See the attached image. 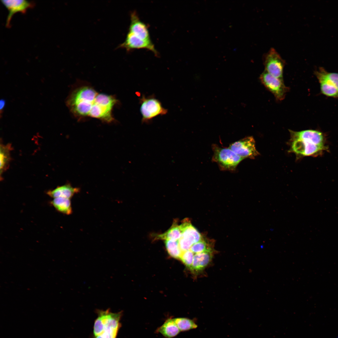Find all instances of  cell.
<instances>
[{
  "instance_id": "5bb4252c",
  "label": "cell",
  "mask_w": 338,
  "mask_h": 338,
  "mask_svg": "<svg viewBox=\"0 0 338 338\" xmlns=\"http://www.w3.org/2000/svg\"><path fill=\"white\" fill-rule=\"evenodd\" d=\"M213 253V251L205 252L194 255L190 270L195 273L203 270L212 260Z\"/></svg>"
},
{
  "instance_id": "7c38bea8",
  "label": "cell",
  "mask_w": 338,
  "mask_h": 338,
  "mask_svg": "<svg viewBox=\"0 0 338 338\" xmlns=\"http://www.w3.org/2000/svg\"><path fill=\"white\" fill-rule=\"evenodd\" d=\"M130 18L129 32L142 39L151 41L147 25L141 20L136 11L131 13Z\"/></svg>"
},
{
  "instance_id": "cb8c5ba5",
  "label": "cell",
  "mask_w": 338,
  "mask_h": 338,
  "mask_svg": "<svg viewBox=\"0 0 338 338\" xmlns=\"http://www.w3.org/2000/svg\"><path fill=\"white\" fill-rule=\"evenodd\" d=\"M194 256V253L190 249L182 252L180 259L186 266L190 269L192 263Z\"/></svg>"
},
{
  "instance_id": "5b68a950",
  "label": "cell",
  "mask_w": 338,
  "mask_h": 338,
  "mask_svg": "<svg viewBox=\"0 0 338 338\" xmlns=\"http://www.w3.org/2000/svg\"><path fill=\"white\" fill-rule=\"evenodd\" d=\"M140 101L142 123H148L156 116L166 115L167 112V110L163 107L160 101L153 95H143Z\"/></svg>"
},
{
  "instance_id": "7402d4cb",
  "label": "cell",
  "mask_w": 338,
  "mask_h": 338,
  "mask_svg": "<svg viewBox=\"0 0 338 338\" xmlns=\"http://www.w3.org/2000/svg\"><path fill=\"white\" fill-rule=\"evenodd\" d=\"M166 249L169 255L175 258H180L182 252L179 246L178 240H165Z\"/></svg>"
},
{
  "instance_id": "7a4b0ae2",
  "label": "cell",
  "mask_w": 338,
  "mask_h": 338,
  "mask_svg": "<svg viewBox=\"0 0 338 338\" xmlns=\"http://www.w3.org/2000/svg\"><path fill=\"white\" fill-rule=\"evenodd\" d=\"M296 139L291 140V151L299 155L311 156L325 149L324 137L320 131L307 130L297 131Z\"/></svg>"
},
{
  "instance_id": "2e32d148",
  "label": "cell",
  "mask_w": 338,
  "mask_h": 338,
  "mask_svg": "<svg viewBox=\"0 0 338 338\" xmlns=\"http://www.w3.org/2000/svg\"><path fill=\"white\" fill-rule=\"evenodd\" d=\"M182 235V230L180 225H178L177 221H175L171 227L163 233L155 236L156 240H170L177 241L180 238Z\"/></svg>"
},
{
  "instance_id": "8992f818",
  "label": "cell",
  "mask_w": 338,
  "mask_h": 338,
  "mask_svg": "<svg viewBox=\"0 0 338 338\" xmlns=\"http://www.w3.org/2000/svg\"><path fill=\"white\" fill-rule=\"evenodd\" d=\"M259 79L262 84L273 95L277 101L283 100L289 90V88L284 84L283 79L271 75L265 70L260 74Z\"/></svg>"
},
{
  "instance_id": "8fae6325",
  "label": "cell",
  "mask_w": 338,
  "mask_h": 338,
  "mask_svg": "<svg viewBox=\"0 0 338 338\" xmlns=\"http://www.w3.org/2000/svg\"><path fill=\"white\" fill-rule=\"evenodd\" d=\"M1 1L8 11L6 23L7 27L10 26V21L15 13L18 12L24 13L28 9L34 5L33 2L26 0H2Z\"/></svg>"
},
{
  "instance_id": "277c9868",
  "label": "cell",
  "mask_w": 338,
  "mask_h": 338,
  "mask_svg": "<svg viewBox=\"0 0 338 338\" xmlns=\"http://www.w3.org/2000/svg\"><path fill=\"white\" fill-rule=\"evenodd\" d=\"M212 149L213 152L212 160L223 170L235 171L238 165L244 159L228 148H222L213 144Z\"/></svg>"
},
{
  "instance_id": "d4e9b609",
  "label": "cell",
  "mask_w": 338,
  "mask_h": 338,
  "mask_svg": "<svg viewBox=\"0 0 338 338\" xmlns=\"http://www.w3.org/2000/svg\"><path fill=\"white\" fill-rule=\"evenodd\" d=\"M5 101L3 99H2L0 100V110L1 115V114L3 113V110L5 105Z\"/></svg>"
},
{
  "instance_id": "30bf717a",
  "label": "cell",
  "mask_w": 338,
  "mask_h": 338,
  "mask_svg": "<svg viewBox=\"0 0 338 338\" xmlns=\"http://www.w3.org/2000/svg\"><path fill=\"white\" fill-rule=\"evenodd\" d=\"M119 47L125 48L128 51L136 49H146L153 52L156 56H158L159 54L151 41L142 39L129 32L125 41Z\"/></svg>"
},
{
  "instance_id": "6da1fadb",
  "label": "cell",
  "mask_w": 338,
  "mask_h": 338,
  "mask_svg": "<svg viewBox=\"0 0 338 338\" xmlns=\"http://www.w3.org/2000/svg\"><path fill=\"white\" fill-rule=\"evenodd\" d=\"M117 102L112 95L98 92L92 87L84 85L74 90L66 103L76 117L92 118L110 123L114 120L112 110Z\"/></svg>"
},
{
  "instance_id": "ac0fdd59",
  "label": "cell",
  "mask_w": 338,
  "mask_h": 338,
  "mask_svg": "<svg viewBox=\"0 0 338 338\" xmlns=\"http://www.w3.org/2000/svg\"><path fill=\"white\" fill-rule=\"evenodd\" d=\"M50 204L59 212L69 215L72 213L70 199L63 197L54 198L50 201Z\"/></svg>"
},
{
  "instance_id": "3957f363",
  "label": "cell",
  "mask_w": 338,
  "mask_h": 338,
  "mask_svg": "<svg viewBox=\"0 0 338 338\" xmlns=\"http://www.w3.org/2000/svg\"><path fill=\"white\" fill-rule=\"evenodd\" d=\"M97 317L95 320L93 338H116L121 327L122 311L112 312L109 309L97 310Z\"/></svg>"
},
{
  "instance_id": "9a60e30c",
  "label": "cell",
  "mask_w": 338,
  "mask_h": 338,
  "mask_svg": "<svg viewBox=\"0 0 338 338\" xmlns=\"http://www.w3.org/2000/svg\"><path fill=\"white\" fill-rule=\"evenodd\" d=\"M156 331L166 338L175 337L181 332L173 318H171L167 319Z\"/></svg>"
},
{
  "instance_id": "603a6c76",
  "label": "cell",
  "mask_w": 338,
  "mask_h": 338,
  "mask_svg": "<svg viewBox=\"0 0 338 338\" xmlns=\"http://www.w3.org/2000/svg\"><path fill=\"white\" fill-rule=\"evenodd\" d=\"M190 250L194 253L196 254L205 252L213 251L212 246L203 238L193 244Z\"/></svg>"
},
{
  "instance_id": "44dd1931",
  "label": "cell",
  "mask_w": 338,
  "mask_h": 338,
  "mask_svg": "<svg viewBox=\"0 0 338 338\" xmlns=\"http://www.w3.org/2000/svg\"><path fill=\"white\" fill-rule=\"evenodd\" d=\"M321 92L329 97L338 98V89L334 86L324 80L319 81Z\"/></svg>"
},
{
  "instance_id": "ffe728a7",
  "label": "cell",
  "mask_w": 338,
  "mask_h": 338,
  "mask_svg": "<svg viewBox=\"0 0 338 338\" xmlns=\"http://www.w3.org/2000/svg\"><path fill=\"white\" fill-rule=\"evenodd\" d=\"M173 319L181 331H188L197 327V325L193 320L188 318L179 317Z\"/></svg>"
},
{
  "instance_id": "4fadbf2b",
  "label": "cell",
  "mask_w": 338,
  "mask_h": 338,
  "mask_svg": "<svg viewBox=\"0 0 338 338\" xmlns=\"http://www.w3.org/2000/svg\"><path fill=\"white\" fill-rule=\"evenodd\" d=\"M80 191L79 188L73 187L70 183H67L57 186L54 189L48 190L46 193L49 196L53 198L63 197L70 199Z\"/></svg>"
},
{
  "instance_id": "52a82bcc",
  "label": "cell",
  "mask_w": 338,
  "mask_h": 338,
  "mask_svg": "<svg viewBox=\"0 0 338 338\" xmlns=\"http://www.w3.org/2000/svg\"><path fill=\"white\" fill-rule=\"evenodd\" d=\"M180 225L182 235L178 240L179 244L180 249L183 252L190 250L193 244L201 240L202 238L187 219L183 220Z\"/></svg>"
},
{
  "instance_id": "e0dca14e",
  "label": "cell",
  "mask_w": 338,
  "mask_h": 338,
  "mask_svg": "<svg viewBox=\"0 0 338 338\" xmlns=\"http://www.w3.org/2000/svg\"><path fill=\"white\" fill-rule=\"evenodd\" d=\"M12 150V145L10 144L4 145L1 144L0 147L1 178L3 173L8 168L11 160V151Z\"/></svg>"
},
{
  "instance_id": "d6986e66",
  "label": "cell",
  "mask_w": 338,
  "mask_h": 338,
  "mask_svg": "<svg viewBox=\"0 0 338 338\" xmlns=\"http://www.w3.org/2000/svg\"><path fill=\"white\" fill-rule=\"evenodd\" d=\"M315 74L318 81H325L338 89V73L329 72L323 68L320 67L319 70L315 71Z\"/></svg>"
},
{
  "instance_id": "9c48e42d",
  "label": "cell",
  "mask_w": 338,
  "mask_h": 338,
  "mask_svg": "<svg viewBox=\"0 0 338 338\" xmlns=\"http://www.w3.org/2000/svg\"><path fill=\"white\" fill-rule=\"evenodd\" d=\"M228 148L244 159H253L259 154L254 140L252 136L247 137L232 143Z\"/></svg>"
},
{
  "instance_id": "ba28073f",
  "label": "cell",
  "mask_w": 338,
  "mask_h": 338,
  "mask_svg": "<svg viewBox=\"0 0 338 338\" xmlns=\"http://www.w3.org/2000/svg\"><path fill=\"white\" fill-rule=\"evenodd\" d=\"M265 70L271 75L283 79L285 62L274 48H271L264 55L263 59Z\"/></svg>"
}]
</instances>
